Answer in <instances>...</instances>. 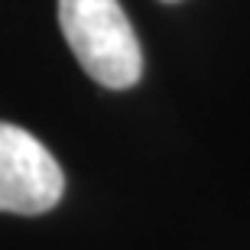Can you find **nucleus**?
Instances as JSON below:
<instances>
[{"label":"nucleus","instance_id":"nucleus-3","mask_svg":"<svg viewBox=\"0 0 250 250\" xmlns=\"http://www.w3.org/2000/svg\"><path fill=\"white\" fill-rule=\"evenodd\" d=\"M166 3H176V0H166Z\"/></svg>","mask_w":250,"mask_h":250},{"label":"nucleus","instance_id":"nucleus-2","mask_svg":"<svg viewBox=\"0 0 250 250\" xmlns=\"http://www.w3.org/2000/svg\"><path fill=\"white\" fill-rule=\"evenodd\" d=\"M62 188L56 156L29 130L0 121V211L46 214L59 205Z\"/></svg>","mask_w":250,"mask_h":250},{"label":"nucleus","instance_id":"nucleus-1","mask_svg":"<svg viewBox=\"0 0 250 250\" xmlns=\"http://www.w3.org/2000/svg\"><path fill=\"white\" fill-rule=\"evenodd\" d=\"M59 26L98 84L124 91L143 75V52L121 0H59Z\"/></svg>","mask_w":250,"mask_h":250}]
</instances>
